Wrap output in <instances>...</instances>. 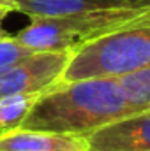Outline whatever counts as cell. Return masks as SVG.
<instances>
[{
    "instance_id": "6da1fadb",
    "label": "cell",
    "mask_w": 150,
    "mask_h": 151,
    "mask_svg": "<svg viewBox=\"0 0 150 151\" xmlns=\"http://www.w3.org/2000/svg\"><path fill=\"white\" fill-rule=\"evenodd\" d=\"M127 114L133 111L117 77H88L60 81L41 93L20 127L87 137Z\"/></svg>"
},
{
    "instance_id": "7a4b0ae2",
    "label": "cell",
    "mask_w": 150,
    "mask_h": 151,
    "mask_svg": "<svg viewBox=\"0 0 150 151\" xmlns=\"http://www.w3.org/2000/svg\"><path fill=\"white\" fill-rule=\"evenodd\" d=\"M150 67V9L125 27L73 51L60 81L118 77Z\"/></svg>"
},
{
    "instance_id": "3957f363",
    "label": "cell",
    "mask_w": 150,
    "mask_h": 151,
    "mask_svg": "<svg viewBox=\"0 0 150 151\" xmlns=\"http://www.w3.org/2000/svg\"><path fill=\"white\" fill-rule=\"evenodd\" d=\"M149 9L150 5H134L60 18H32V21L12 37L32 51H76L95 39L125 27Z\"/></svg>"
},
{
    "instance_id": "277c9868",
    "label": "cell",
    "mask_w": 150,
    "mask_h": 151,
    "mask_svg": "<svg viewBox=\"0 0 150 151\" xmlns=\"http://www.w3.org/2000/svg\"><path fill=\"white\" fill-rule=\"evenodd\" d=\"M73 51H36L0 72V99L41 95L60 83Z\"/></svg>"
},
{
    "instance_id": "5b68a950",
    "label": "cell",
    "mask_w": 150,
    "mask_h": 151,
    "mask_svg": "<svg viewBox=\"0 0 150 151\" xmlns=\"http://www.w3.org/2000/svg\"><path fill=\"white\" fill-rule=\"evenodd\" d=\"M88 151H150V109L127 114L87 135Z\"/></svg>"
},
{
    "instance_id": "8992f818",
    "label": "cell",
    "mask_w": 150,
    "mask_h": 151,
    "mask_svg": "<svg viewBox=\"0 0 150 151\" xmlns=\"http://www.w3.org/2000/svg\"><path fill=\"white\" fill-rule=\"evenodd\" d=\"M0 151H88V144L85 135L18 127L0 134Z\"/></svg>"
},
{
    "instance_id": "52a82bcc",
    "label": "cell",
    "mask_w": 150,
    "mask_h": 151,
    "mask_svg": "<svg viewBox=\"0 0 150 151\" xmlns=\"http://www.w3.org/2000/svg\"><path fill=\"white\" fill-rule=\"evenodd\" d=\"M150 5L143 0H16L14 11L32 18H60L88 11L111 9V7H134Z\"/></svg>"
},
{
    "instance_id": "ba28073f",
    "label": "cell",
    "mask_w": 150,
    "mask_h": 151,
    "mask_svg": "<svg viewBox=\"0 0 150 151\" xmlns=\"http://www.w3.org/2000/svg\"><path fill=\"white\" fill-rule=\"evenodd\" d=\"M117 83L133 113L150 109V67L118 76Z\"/></svg>"
},
{
    "instance_id": "9c48e42d",
    "label": "cell",
    "mask_w": 150,
    "mask_h": 151,
    "mask_svg": "<svg viewBox=\"0 0 150 151\" xmlns=\"http://www.w3.org/2000/svg\"><path fill=\"white\" fill-rule=\"evenodd\" d=\"M39 95H9L0 99V134L18 128L28 116Z\"/></svg>"
},
{
    "instance_id": "30bf717a",
    "label": "cell",
    "mask_w": 150,
    "mask_h": 151,
    "mask_svg": "<svg viewBox=\"0 0 150 151\" xmlns=\"http://www.w3.org/2000/svg\"><path fill=\"white\" fill-rule=\"evenodd\" d=\"M32 53H36V51H32L27 46L20 44L12 35L0 39V72L9 69L11 65L18 63L20 60L30 56Z\"/></svg>"
},
{
    "instance_id": "8fae6325",
    "label": "cell",
    "mask_w": 150,
    "mask_h": 151,
    "mask_svg": "<svg viewBox=\"0 0 150 151\" xmlns=\"http://www.w3.org/2000/svg\"><path fill=\"white\" fill-rule=\"evenodd\" d=\"M12 9H9V7H0V39L7 37V32L2 28V23H4V19H5V16L11 12Z\"/></svg>"
},
{
    "instance_id": "7c38bea8",
    "label": "cell",
    "mask_w": 150,
    "mask_h": 151,
    "mask_svg": "<svg viewBox=\"0 0 150 151\" xmlns=\"http://www.w3.org/2000/svg\"><path fill=\"white\" fill-rule=\"evenodd\" d=\"M14 2L16 0H0V7H9L14 11Z\"/></svg>"
},
{
    "instance_id": "4fadbf2b",
    "label": "cell",
    "mask_w": 150,
    "mask_h": 151,
    "mask_svg": "<svg viewBox=\"0 0 150 151\" xmlns=\"http://www.w3.org/2000/svg\"><path fill=\"white\" fill-rule=\"evenodd\" d=\"M143 2H150V0H143Z\"/></svg>"
}]
</instances>
